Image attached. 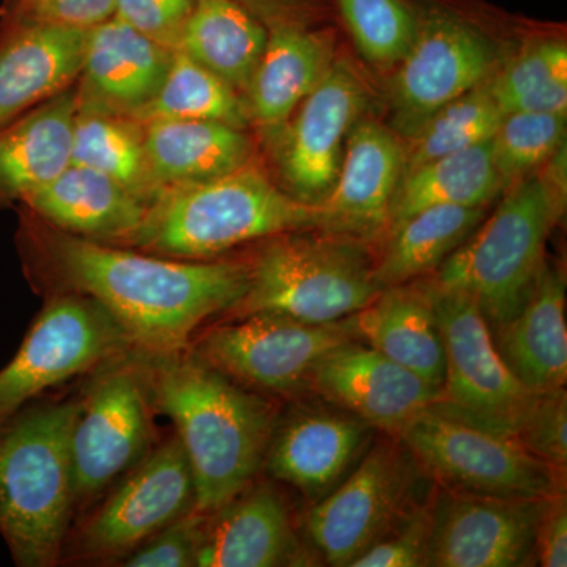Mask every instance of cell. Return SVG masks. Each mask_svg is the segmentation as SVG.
<instances>
[{"label": "cell", "mask_w": 567, "mask_h": 567, "mask_svg": "<svg viewBox=\"0 0 567 567\" xmlns=\"http://www.w3.org/2000/svg\"><path fill=\"white\" fill-rule=\"evenodd\" d=\"M39 221L29 235L32 254L58 292L99 301L145 352L188 349L208 319L227 315L248 290V262L136 252Z\"/></svg>", "instance_id": "1"}, {"label": "cell", "mask_w": 567, "mask_h": 567, "mask_svg": "<svg viewBox=\"0 0 567 567\" xmlns=\"http://www.w3.org/2000/svg\"><path fill=\"white\" fill-rule=\"evenodd\" d=\"M144 354L153 410L177 431L196 486V511L210 514L251 486L264 468L278 410L188 349Z\"/></svg>", "instance_id": "2"}, {"label": "cell", "mask_w": 567, "mask_h": 567, "mask_svg": "<svg viewBox=\"0 0 567 567\" xmlns=\"http://www.w3.org/2000/svg\"><path fill=\"white\" fill-rule=\"evenodd\" d=\"M323 224L322 207L295 199L251 162L213 181L164 189L126 245L173 259L212 260L240 245Z\"/></svg>", "instance_id": "3"}, {"label": "cell", "mask_w": 567, "mask_h": 567, "mask_svg": "<svg viewBox=\"0 0 567 567\" xmlns=\"http://www.w3.org/2000/svg\"><path fill=\"white\" fill-rule=\"evenodd\" d=\"M78 399L25 404L0 423V536L22 567L61 559L74 509L70 439Z\"/></svg>", "instance_id": "4"}, {"label": "cell", "mask_w": 567, "mask_h": 567, "mask_svg": "<svg viewBox=\"0 0 567 567\" xmlns=\"http://www.w3.org/2000/svg\"><path fill=\"white\" fill-rule=\"evenodd\" d=\"M566 208V193L543 167L507 188L486 219L424 281L476 301L491 331L520 311L546 265L548 235ZM423 279V278H421Z\"/></svg>", "instance_id": "5"}, {"label": "cell", "mask_w": 567, "mask_h": 567, "mask_svg": "<svg viewBox=\"0 0 567 567\" xmlns=\"http://www.w3.org/2000/svg\"><path fill=\"white\" fill-rule=\"evenodd\" d=\"M248 264V290L227 320L271 312L306 323H333L382 292L371 245L352 235L324 229L275 235Z\"/></svg>", "instance_id": "6"}, {"label": "cell", "mask_w": 567, "mask_h": 567, "mask_svg": "<svg viewBox=\"0 0 567 567\" xmlns=\"http://www.w3.org/2000/svg\"><path fill=\"white\" fill-rule=\"evenodd\" d=\"M393 435L446 491L502 498L565 494V470L535 456L516 436L466 421L439 404L421 410Z\"/></svg>", "instance_id": "7"}, {"label": "cell", "mask_w": 567, "mask_h": 567, "mask_svg": "<svg viewBox=\"0 0 567 567\" xmlns=\"http://www.w3.org/2000/svg\"><path fill=\"white\" fill-rule=\"evenodd\" d=\"M78 404L70 439L76 507L151 453L153 406L142 350L134 347L96 368Z\"/></svg>", "instance_id": "8"}, {"label": "cell", "mask_w": 567, "mask_h": 567, "mask_svg": "<svg viewBox=\"0 0 567 567\" xmlns=\"http://www.w3.org/2000/svg\"><path fill=\"white\" fill-rule=\"evenodd\" d=\"M423 466L399 436L388 434L342 483L316 502L306 532L331 566H350L432 495Z\"/></svg>", "instance_id": "9"}, {"label": "cell", "mask_w": 567, "mask_h": 567, "mask_svg": "<svg viewBox=\"0 0 567 567\" xmlns=\"http://www.w3.org/2000/svg\"><path fill=\"white\" fill-rule=\"evenodd\" d=\"M132 336L87 295L55 292L0 369V423L37 395L134 349Z\"/></svg>", "instance_id": "10"}, {"label": "cell", "mask_w": 567, "mask_h": 567, "mask_svg": "<svg viewBox=\"0 0 567 567\" xmlns=\"http://www.w3.org/2000/svg\"><path fill=\"white\" fill-rule=\"evenodd\" d=\"M358 341L352 316L333 323H306L257 312L216 324L192 346L208 364L257 393L295 395L309 390L322 358Z\"/></svg>", "instance_id": "11"}, {"label": "cell", "mask_w": 567, "mask_h": 567, "mask_svg": "<svg viewBox=\"0 0 567 567\" xmlns=\"http://www.w3.org/2000/svg\"><path fill=\"white\" fill-rule=\"evenodd\" d=\"M427 295L445 352V401L454 415L492 431L516 436L536 393L518 382L496 350L480 306L468 295L417 279Z\"/></svg>", "instance_id": "12"}, {"label": "cell", "mask_w": 567, "mask_h": 567, "mask_svg": "<svg viewBox=\"0 0 567 567\" xmlns=\"http://www.w3.org/2000/svg\"><path fill=\"white\" fill-rule=\"evenodd\" d=\"M391 81L393 132L406 141L447 103L483 84L498 69L494 41L472 21L445 9L417 17V33Z\"/></svg>", "instance_id": "13"}, {"label": "cell", "mask_w": 567, "mask_h": 567, "mask_svg": "<svg viewBox=\"0 0 567 567\" xmlns=\"http://www.w3.org/2000/svg\"><path fill=\"white\" fill-rule=\"evenodd\" d=\"M369 106V89L352 63L336 59L271 142L284 192L320 207L338 181L347 136Z\"/></svg>", "instance_id": "14"}, {"label": "cell", "mask_w": 567, "mask_h": 567, "mask_svg": "<svg viewBox=\"0 0 567 567\" xmlns=\"http://www.w3.org/2000/svg\"><path fill=\"white\" fill-rule=\"evenodd\" d=\"M194 509L192 465L178 436H171L122 476L85 522L78 536V554L91 559L128 557L148 537Z\"/></svg>", "instance_id": "15"}, {"label": "cell", "mask_w": 567, "mask_h": 567, "mask_svg": "<svg viewBox=\"0 0 567 567\" xmlns=\"http://www.w3.org/2000/svg\"><path fill=\"white\" fill-rule=\"evenodd\" d=\"M548 499L470 495L445 488L432 503L427 566L532 565L537 525Z\"/></svg>", "instance_id": "16"}, {"label": "cell", "mask_w": 567, "mask_h": 567, "mask_svg": "<svg viewBox=\"0 0 567 567\" xmlns=\"http://www.w3.org/2000/svg\"><path fill=\"white\" fill-rule=\"evenodd\" d=\"M309 390L386 434H394L421 410L445 401L443 388L361 341L347 342L322 358Z\"/></svg>", "instance_id": "17"}, {"label": "cell", "mask_w": 567, "mask_h": 567, "mask_svg": "<svg viewBox=\"0 0 567 567\" xmlns=\"http://www.w3.org/2000/svg\"><path fill=\"white\" fill-rule=\"evenodd\" d=\"M303 405L276 421L264 468L319 502L344 477L369 440L371 425L341 406Z\"/></svg>", "instance_id": "18"}, {"label": "cell", "mask_w": 567, "mask_h": 567, "mask_svg": "<svg viewBox=\"0 0 567 567\" xmlns=\"http://www.w3.org/2000/svg\"><path fill=\"white\" fill-rule=\"evenodd\" d=\"M404 163L402 137L380 122L361 117L347 136L334 188L320 205L323 229L352 235L369 245L382 241Z\"/></svg>", "instance_id": "19"}, {"label": "cell", "mask_w": 567, "mask_h": 567, "mask_svg": "<svg viewBox=\"0 0 567 567\" xmlns=\"http://www.w3.org/2000/svg\"><path fill=\"white\" fill-rule=\"evenodd\" d=\"M174 51L117 17L93 25L76 81L80 107L136 117L162 89Z\"/></svg>", "instance_id": "20"}, {"label": "cell", "mask_w": 567, "mask_h": 567, "mask_svg": "<svg viewBox=\"0 0 567 567\" xmlns=\"http://www.w3.org/2000/svg\"><path fill=\"white\" fill-rule=\"evenodd\" d=\"M305 555L292 511L271 484H251L226 505L207 514L199 567L303 565Z\"/></svg>", "instance_id": "21"}, {"label": "cell", "mask_w": 567, "mask_h": 567, "mask_svg": "<svg viewBox=\"0 0 567 567\" xmlns=\"http://www.w3.org/2000/svg\"><path fill=\"white\" fill-rule=\"evenodd\" d=\"M336 62V41L328 29L278 25L268 29L245 100L249 118L271 144L297 107L327 76Z\"/></svg>", "instance_id": "22"}, {"label": "cell", "mask_w": 567, "mask_h": 567, "mask_svg": "<svg viewBox=\"0 0 567 567\" xmlns=\"http://www.w3.org/2000/svg\"><path fill=\"white\" fill-rule=\"evenodd\" d=\"M87 32L52 24H7L0 37V128L78 81Z\"/></svg>", "instance_id": "23"}, {"label": "cell", "mask_w": 567, "mask_h": 567, "mask_svg": "<svg viewBox=\"0 0 567 567\" xmlns=\"http://www.w3.org/2000/svg\"><path fill=\"white\" fill-rule=\"evenodd\" d=\"M41 221L87 240L125 246L151 205L91 167L70 164L55 181L22 200Z\"/></svg>", "instance_id": "24"}, {"label": "cell", "mask_w": 567, "mask_h": 567, "mask_svg": "<svg viewBox=\"0 0 567 567\" xmlns=\"http://www.w3.org/2000/svg\"><path fill=\"white\" fill-rule=\"evenodd\" d=\"M496 350L533 393L565 388L567 380L566 276L544 265L513 319L492 331Z\"/></svg>", "instance_id": "25"}, {"label": "cell", "mask_w": 567, "mask_h": 567, "mask_svg": "<svg viewBox=\"0 0 567 567\" xmlns=\"http://www.w3.org/2000/svg\"><path fill=\"white\" fill-rule=\"evenodd\" d=\"M78 112L74 82L0 128V203H22L69 169Z\"/></svg>", "instance_id": "26"}, {"label": "cell", "mask_w": 567, "mask_h": 567, "mask_svg": "<svg viewBox=\"0 0 567 567\" xmlns=\"http://www.w3.org/2000/svg\"><path fill=\"white\" fill-rule=\"evenodd\" d=\"M358 341L443 388L445 352L434 308L417 282L388 287L352 316Z\"/></svg>", "instance_id": "27"}, {"label": "cell", "mask_w": 567, "mask_h": 567, "mask_svg": "<svg viewBox=\"0 0 567 567\" xmlns=\"http://www.w3.org/2000/svg\"><path fill=\"white\" fill-rule=\"evenodd\" d=\"M144 144L156 181L164 189L223 177L252 162L246 130L213 121H152Z\"/></svg>", "instance_id": "28"}, {"label": "cell", "mask_w": 567, "mask_h": 567, "mask_svg": "<svg viewBox=\"0 0 567 567\" xmlns=\"http://www.w3.org/2000/svg\"><path fill=\"white\" fill-rule=\"evenodd\" d=\"M267 40V25L237 0H197L177 50L245 96Z\"/></svg>", "instance_id": "29"}, {"label": "cell", "mask_w": 567, "mask_h": 567, "mask_svg": "<svg viewBox=\"0 0 567 567\" xmlns=\"http://www.w3.org/2000/svg\"><path fill=\"white\" fill-rule=\"evenodd\" d=\"M486 216V207H429L399 223L375 256L380 289L404 286L434 274Z\"/></svg>", "instance_id": "30"}, {"label": "cell", "mask_w": 567, "mask_h": 567, "mask_svg": "<svg viewBox=\"0 0 567 567\" xmlns=\"http://www.w3.org/2000/svg\"><path fill=\"white\" fill-rule=\"evenodd\" d=\"M505 189L492 158V140L440 156L402 175L391 203L386 234L424 208L487 207Z\"/></svg>", "instance_id": "31"}, {"label": "cell", "mask_w": 567, "mask_h": 567, "mask_svg": "<svg viewBox=\"0 0 567 567\" xmlns=\"http://www.w3.org/2000/svg\"><path fill=\"white\" fill-rule=\"evenodd\" d=\"M71 164L107 175L151 207L164 193L145 152L144 125L125 115L80 107Z\"/></svg>", "instance_id": "32"}, {"label": "cell", "mask_w": 567, "mask_h": 567, "mask_svg": "<svg viewBox=\"0 0 567 567\" xmlns=\"http://www.w3.org/2000/svg\"><path fill=\"white\" fill-rule=\"evenodd\" d=\"M134 121H213L241 130L251 123L245 96L178 50L162 89Z\"/></svg>", "instance_id": "33"}, {"label": "cell", "mask_w": 567, "mask_h": 567, "mask_svg": "<svg viewBox=\"0 0 567 567\" xmlns=\"http://www.w3.org/2000/svg\"><path fill=\"white\" fill-rule=\"evenodd\" d=\"M495 102L511 112H567V44L537 37L487 80Z\"/></svg>", "instance_id": "34"}, {"label": "cell", "mask_w": 567, "mask_h": 567, "mask_svg": "<svg viewBox=\"0 0 567 567\" xmlns=\"http://www.w3.org/2000/svg\"><path fill=\"white\" fill-rule=\"evenodd\" d=\"M505 112L495 102L488 82L476 85L436 111L412 137L404 142V175L415 167L483 144L494 137Z\"/></svg>", "instance_id": "35"}, {"label": "cell", "mask_w": 567, "mask_h": 567, "mask_svg": "<svg viewBox=\"0 0 567 567\" xmlns=\"http://www.w3.org/2000/svg\"><path fill=\"white\" fill-rule=\"evenodd\" d=\"M567 112H511L494 137L492 158L506 189L539 171L566 142Z\"/></svg>", "instance_id": "36"}, {"label": "cell", "mask_w": 567, "mask_h": 567, "mask_svg": "<svg viewBox=\"0 0 567 567\" xmlns=\"http://www.w3.org/2000/svg\"><path fill=\"white\" fill-rule=\"evenodd\" d=\"M361 55L380 69L398 65L412 48L417 17L404 0H336Z\"/></svg>", "instance_id": "37"}, {"label": "cell", "mask_w": 567, "mask_h": 567, "mask_svg": "<svg viewBox=\"0 0 567 567\" xmlns=\"http://www.w3.org/2000/svg\"><path fill=\"white\" fill-rule=\"evenodd\" d=\"M432 495L372 544L349 567H425L432 529Z\"/></svg>", "instance_id": "38"}, {"label": "cell", "mask_w": 567, "mask_h": 567, "mask_svg": "<svg viewBox=\"0 0 567 567\" xmlns=\"http://www.w3.org/2000/svg\"><path fill=\"white\" fill-rule=\"evenodd\" d=\"M516 439L535 456L559 470L567 464V394L565 388L536 393Z\"/></svg>", "instance_id": "39"}, {"label": "cell", "mask_w": 567, "mask_h": 567, "mask_svg": "<svg viewBox=\"0 0 567 567\" xmlns=\"http://www.w3.org/2000/svg\"><path fill=\"white\" fill-rule=\"evenodd\" d=\"M207 514L192 511L175 518L158 533L148 537L128 557L123 566L128 567H192L203 546Z\"/></svg>", "instance_id": "40"}, {"label": "cell", "mask_w": 567, "mask_h": 567, "mask_svg": "<svg viewBox=\"0 0 567 567\" xmlns=\"http://www.w3.org/2000/svg\"><path fill=\"white\" fill-rule=\"evenodd\" d=\"M197 0H114V17L142 35L177 50Z\"/></svg>", "instance_id": "41"}, {"label": "cell", "mask_w": 567, "mask_h": 567, "mask_svg": "<svg viewBox=\"0 0 567 567\" xmlns=\"http://www.w3.org/2000/svg\"><path fill=\"white\" fill-rule=\"evenodd\" d=\"M114 17V0H13L7 24L92 29Z\"/></svg>", "instance_id": "42"}, {"label": "cell", "mask_w": 567, "mask_h": 567, "mask_svg": "<svg viewBox=\"0 0 567 567\" xmlns=\"http://www.w3.org/2000/svg\"><path fill=\"white\" fill-rule=\"evenodd\" d=\"M535 559L544 567L567 566V505L566 495L548 499L546 511L537 525Z\"/></svg>", "instance_id": "43"}, {"label": "cell", "mask_w": 567, "mask_h": 567, "mask_svg": "<svg viewBox=\"0 0 567 567\" xmlns=\"http://www.w3.org/2000/svg\"><path fill=\"white\" fill-rule=\"evenodd\" d=\"M268 29L315 25L322 20L327 0H237Z\"/></svg>", "instance_id": "44"}]
</instances>
